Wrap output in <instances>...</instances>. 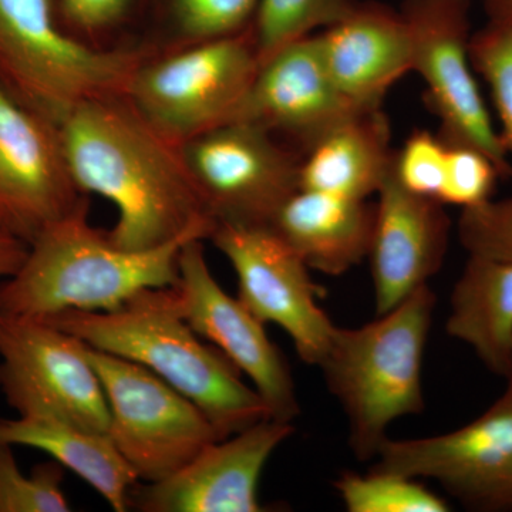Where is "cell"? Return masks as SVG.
I'll list each match as a JSON object with an SVG mask.
<instances>
[{
  "label": "cell",
  "mask_w": 512,
  "mask_h": 512,
  "mask_svg": "<svg viewBox=\"0 0 512 512\" xmlns=\"http://www.w3.org/2000/svg\"><path fill=\"white\" fill-rule=\"evenodd\" d=\"M59 131L77 188L101 195L119 211L107 231L117 248L147 251L188 234L210 239L217 222L183 146L144 119L126 94L84 101Z\"/></svg>",
  "instance_id": "1"
},
{
  "label": "cell",
  "mask_w": 512,
  "mask_h": 512,
  "mask_svg": "<svg viewBox=\"0 0 512 512\" xmlns=\"http://www.w3.org/2000/svg\"><path fill=\"white\" fill-rule=\"evenodd\" d=\"M168 288L143 289L114 311L67 309L40 319L86 345L147 367L197 404L221 439L271 419L238 367L178 315Z\"/></svg>",
  "instance_id": "2"
},
{
  "label": "cell",
  "mask_w": 512,
  "mask_h": 512,
  "mask_svg": "<svg viewBox=\"0 0 512 512\" xmlns=\"http://www.w3.org/2000/svg\"><path fill=\"white\" fill-rule=\"evenodd\" d=\"M90 201L43 231L29 245L19 271L0 281V311L42 316L77 311H114L137 292L178 281V255L188 234L163 247L124 251L107 231L89 222Z\"/></svg>",
  "instance_id": "3"
},
{
  "label": "cell",
  "mask_w": 512,
  "mask_h": 512,
  "mask_svg": "<svg viewBox=\"0 0 512 512\" xmlns=\"http://www.w3.org/2000/svg\"><path fill=\"white\" fill-rule=\"evenodd\" d=\"M436 302L424 285L373 322L336 326L318 367L346 414L359 461L375 460L394 421L424 410V352Z\"/></svg>",
  "instance_id": "4"
},
{
  "label": "cell",
  "mask_w": 512,
  "mask_h": 512,
  "mask_svg": "<svg viewBox=\"0 0 512 512\" xmlns=\"http://www.w3.org/2000/svg\"><path fill=\"white\" fill-rule=\"evenodd\" d=\"M150 53L83 42L63 28L56 0H0V87L57 126L84 101L127 94Z\"/></svg>",
  "instance_id": "5"
},
{
  "label": "cell",
  "mask_w": 512,
  "mask_h": 512,
  "mask_svg": "<svg viewBox=\"0 0 512 512\" xmlns=\"http://www.w3.org/2000/svg\"><path fill=\"white\" fill-rule=\"evenodd\" d=\"M259 66L249 28L173 52L150 53L138 64L126 96L144 119L183 146L234 119Z\"/></svg>",
  "instance_id": "6"
},
{
  "label": "cell",
  "mask_w": 512,
  "mask_h": 512,
  "mask_svg": "<svg viewBox=\"0 0 512 512\" xmlns=\"http://www.w3.org/2000/svg\"><path fill=\"white\" fill-rule=\"evenodd\" d=\"M106 393L107 434L141 483H158L222 440L197 404L156 373L80 340Z\"/></svg>",
  "instance_id": "7"
},
{
  "label": "cell",
  "mask_w": 512,
  "mask_h": 512,
  "mask_svg": "<svg viewBox=\"0 0 512 512\" xmlns=\"http://www.w3.org/2000/svg\"><path fill=\"white\" fill-rule=\"evenodd\" d=\"M400 13L412 39V72L426 83L424 101L439 119L441 140L476 148L501 178L512 177L510 157L474 77L471 0H406Z\"/></svg>",
  "instance_id": "8"
},
{
  "label": "cell",
  "mask_w": 512,
  "mask_h": 512,
  "mask_svg": "<svg viewBox=\"0 0 512 512\" xmlns=\"http://www.w3.org/2000/svg\"><path fill=\"white\" fill-rule=\"evenodd\" d=\"M0 392L19 416L109 431L106 393L80 340L35 316L0 311Z\"/></svg>",
  "instance_id": "9"
},
{
  "label": "cell",
  "mask_w": 512,
  "mask_h": 512,
  "mask_svg": "<svg viewBox=\"0 0 512 512\" xmlns=\"http://www.w3.org/2000/svg\"><path fill=\"white\" fill-rule=\"evenodd\" d=\"M183 153L217 225L269 227L299 190L302 154L247 121L211 128L184 143Z\"/></svg>",
  "instance_id": "10"
},
{
  "label": "cell",
  "mask_w": 512,
  "mask_h": 512,
  "mask_svg": "<svg viewBox=\"0 0 512 512\" xmlns=\"http://www.w3.org/2000/svg\"><path fill=\"white\" fill-rule=\"evenodd\" d=\"M175 311L191 329L221 350L251 380L271 419L293 423L301 414L288 360L265 325L211 274L204 239H191L178 255V281L168 288Z\"/></svg>",
  "instance_id": "11"
},
{
  "label": "cell",
  "mask_w": 512,
  "mask_h": 512,
  "mask_svg": "<svg viewBox=\"0 0 512 512\" xmlns=\"http://www.w3.org/2000/svg\"><path fill=\"white\" fill-rule=\"evenodd\" d=\"M210 241L234 268L239 301L264 325L285 330L302 362L319 366L336 325L320 308L323 289L301 256L268 225L218 224Z\"/></svg>",
  "instance_id": "12"
},
{
  "label": "cell",
  "mask_w": 512,
  "mask_h": 512,
  "mask_svg": "<svg viewBox=\"0 0 512 512\" xmlns=\"http://www.w3.org/2000/svg\"><path fill=\"white\" fill-rule=\"evenodd\" d=\"M375 460L373 468L437 481L471 510L512 511V387L460 429L387 439Z\"/></svg>",
  "instance_id": "13"
},
{
  "label": "cell",
  "mask_w": 512,
  "mask_h": 512,
  "mask_svg": "<svg viewBox=\"0 0 512 512\" xmlns=\"http://www.w3.org/2000/svg\"><path fill=\"white\" fill-rule=\"evenodd\" d=\"M87 197L70 173L59 126L0 87V232L30 245Z\"/></svg>",
  "instance_id": "14"
},
{
  "label": "cell",
  "mask_w": 512,
  "mask_h": 512,
  "mask_svg": "<svg viewBox=\"0 0 512 512\" xmlns=\"http://www.w3.org/2000/svg\"><path fill=\"white\" fill-rule=\"evenodd\" d=\"M295 431L293 423L265 419L214 441L173 476L137 483L128 510L141 512H262L258 484L269 457Z\"/></svg>",
  "instance_id": "15"
},
{
  "label": "cell",
  "mask_w": 512,
  "mask_h": 512,
  "mask_svg": "<svg viewBox=\"0 0 512 512\" xmlns=\"http://www.w3.org/2000/svg\"><path fill=\"white\" fill-rule=\"evenodd\" d=\"M362 110L369 109L343 96L332 82L312 35L261 63L231 121H247L276 138H288L303 156L333 127Z\"/></svg>",
  "instance_id": "16"
},
{
  "label": "cell",
  "mask_w": 512,
  "mask_h": 512,
  "mask_svg": "<svg viewBox=\"0 0 512 512\" xmlns=\"http://www.w3.org/2000/svg\"><path fill=\"white\" fill-rule=\"evenodd\" d=\"M394 164V163H393ZM370 271L376 315L396 308L446 259L451 221L446 205L406 190L392 173L377 192Z\"/></svg>",
  "instance_id": "17"
},
{
  "label": "cell",
  "mask_w": 512,
  "mask_h": 512,
  "mask_svg": "<svg viewBox=\"0 0 512 512\" xmlns=\"http://www.w3.org/2000/svg\"><path fill=\"white\" fill-rule=\"evenodd\" d=\"M313 37L339 92L365 109L382 107L390 87L412 72L406 20L383 3L357 2L346 18Z\"/></svg>",
  "instance_id": "18"
},
{
  "label": "cell",
  "mask_w": 512,
  "mask_h": 512,
  "mask_svg": "<svg viewBox=\"0 0 512 512\" xmlns=\"http://www.w3.org/2000/svg\"><path fill=\"white\" fill-rule=\"evenodd\" d=\"M309 269L339 276L369 256L375 205L298 190L269 225Z\"/></svg>",
  "instance_id": "19"
},
{
  "label": "cell",
  "mask_w": 512,
  "mask_h": 512,
  "mask_svg": "<svg viewBox=\"0 0 512 512\" xmlns=\"http://www.w3.org/2000/svg\"><path fill=\"white\" fill-rule=\"evenodd\" d=\"M394 153L382 107L359 111L303 154L299 190L367 201L392 173Z\"/></svg>",
  "instance_id": "20"
},
{
  "label": "cell",
  "mask_w": 512,
  "mask_h": 512,
  "mask_svg": "<svg viewBox=\"0 0 512 512\" xmlns=\"http://www.w3.org/2000/svg\"><path fill=\"white\" fill-rule=\"evenodd\" d=\"M446 329L505 379L512 366V264L468 255L451 293Z\"/></svg>",
  "instance_id": "21"
},
{
  "label": "cell",
  "mask_w": 512,
  "mask_h": 512,
  "mask_svg": "<svg viewBox=\"0 0 512 512\" xmlns=\"http://www.w3.org/2000/svg\"><path fill=\"white\" fill-rule=\"evenodd\" d=\"M0 441L50 454L104 497L116 512L128 511V495L140 483L109 434L46 417L0 419Z\"/></svg>",
  "instance_id": "22"
},
{
  "label": "cell",
  "mask_w": 512,
  "mask_h": 512,
  "mask_svg": "<svg viewBox=\"0 0 512 512\" xmlns=\"http://www.w3.org/2000/svg\"><path fill=\"white\" fill-rule=\"evenodd\" d=\"M261 0H148L144 25L153 53L239 35L251 28Z\"/></svg>",
  "instance_id": "23"
},
{
  "label": "cell",
  "mask_w": 512,
  "mask_h": 512,
  "mask_svg": "<svg viewBox=\"0 0 512 512\" xmlns=\"http://www.w3.org/2000/svg\"><path fill=\"white\" fill-rule=\"evenodd\" d=\"M359 0H261L251 30L259 62L346 18Z\"/></svg>",
  "instance_id": "24"
},
{
  "label": "cell",
  "mask_w": 512,
  "mask_h": 512,
  "mask_svg": "<svg viewBox=\"0 0 512 512\" xmlns=\"http://www.w3.org/2000/svg\"><path fill=\"white\" fill-rule=\"evenodd\" d=\"M349 512H447L450 505L417 478L372 468L370 473H345L333 483Z\"/></svg>",
  "instance_id": "25"
},
{
  "label": "cell",
  "mask_w": 512,
  "mask_h": 512,
  "mask_svg": "<svg viewBox=\"0 0 512 512\" xmlns=\"http://www.w3.org/2000/svg\"><path fill=\"white\" fill-rule=\"evenodd\" d=\"M64 467L57 461L20 471L12 444L0 441V512L72 511L62 490Z\"/></svg>",
  "instance_id": "26"
},
{
  "label": "cell",
  "mask_w": 512,
  "mask_h": 512,
  "mask_svg": "<svg viewBox=\"0 0 512 512\" xmlns=\"http://www.w3.org/2000/svg\"><path fill=\"white\" fill-rule=\"evenodd\" d=\"M470 59L474 72L490 87L501 141L512 161V20L490 22L471 35Z\"/></svg>",
  "instance_id": "27"
},
{
  "label": "cell",
  "mask_w": 512,
  "mask_h": 512,
  "mask_svg": "<svg viewBox=\"0 0 512 512\" xmlns=\"http://www.w3.org/2000/svg\"><path fill=\"white\" fill-rule=\"evenodd\" d=\"M148 0H56L57 18L67 32L96 47L144 22Z\"/></svg>",
  "instance_id": "28"
},
{
  "label": "cell",
  "mask_w": 512,
  "mask_h": 512,
  "mask_svg": "<svg viewBox=\"0 0 512 512\" xmlns=\"http://www.w3.org/2000/svg\"><path fill=\"white\" fill-rule=\"evenodd\" d=\"M447 144L439 134L414 130L394 153L393 173L406 190L440 202L447 165Z\"/></svg>",
  "instance_id": "29"
},
{
  "label": "cell",
  "mask_w": 512,
  "mask_h": 512,
  "mask_svg": "<svg viewBox=\"0 0 512 512\" xmlns=\"http://www.w3.org/2000/svg\"><path fill=\"white\" fill-rule=\"evenodd\" d=\"M458 237L468 255L512 264V197L464 208Z\"/></svg>",
  "instance_id": "30"
},
{
  "label": "cell",
  "mask_w": 512,
  "mask_h": 512,
  "mask_svg": "<svg viewBox=\"0 0 512 512\" xmlns=\"http://www.w3.org/2000/svg\"><path fill=\"white\" fill-rule=\"evenodd\" d=\"M446 178L440 202L470 208L491 200L501 177L497 167L476 148L448 146Z\"/></svg>",
  "instance_id": "31"
},
{
  "label": "cell",
  "mask_w": 512,
  "mask_h": 512,
  "mask_svg": "<svg viewBox=\"0 0 512 512\" xmlns=\"http://www.w3.org/2000/svg\"><path fill=\"white\" fill-rule=\"evenodd\" d=\"M28 252V244L0 232V279L15 275L25 262Z\"/></svg>",
  "instance_id": "32"
},
{
  "label": "cell",
  "mask_w": 512,
  "mask_h": 512,
  "mask_svg": "<svg viewBox=\"0 0 512 512\" xmlns=\"http://www.w3.org/2000/svg\"><path fill=\"white\" fill-rule=\"evenodd\" d=\"M490 22L512 20V0H481Z\"/></svg>",
  "instance_id": "33"
},
{
  "label": "cell",
  "mask_w": 512,
  "mask_h": 512,
  "mask_svg": "<svg viewBox=\"0 0 512 512\" xmlns=\"http://www.w3.org/2000/svg\"><path fill=\"white\" fill-rule=\"evenodd\" d=\"M505 380H507V386L512 387V366L510 369V373H508L507 377H505Z\"/></svg>",
  "instance_id": "34"
}]
</instances>
